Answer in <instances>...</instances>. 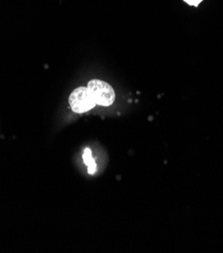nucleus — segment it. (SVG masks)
<instances>
[{"label":"nucleus","mask_w":223,"mask_h":253,"mask_svg":"<svg viewBox=\"0 0 223 253\" xmlns=\"http://www.w3.org/2000/svg\"><path fill=\"white\" fill-rule=\"evenodd\" d=\"M88 90L96 104L110 106L115 101V91L107 82L92 80L88 84Z\"/></svg>","instance_id":"1"},{"label":"nucleus","mask_w":223,"mask_h":253,"mask_svg":"<svg viewBox=\"0 0 223 253\" xmlns=\"http://www.w3.org/2000/svg\"><path fill=\"white\" fill-rule=\"evenodd\" d=\"M69 104L71 109L77 113L87 112L96 105L88 87H80L73 90L69 96Z\"/></svg>","instance_id":"2"},{"label":"nucleus","mask_w":223,"mask_h":253,"mask_svg":"<svg viewBox=\"0 0 223 253\" xmlns=\"http://www.w3.org/2000/svg\"><path fill=\"white\" fill-rule=\"evenodd\" d=\"M83 159H84L85 164L89 168V172L90 173H94L96 171V166L95 161L92 158V151H91L90 148H86L85 149L84 155H83Z\"/></svg>","instance_id":"3"},{"label":"nucleus","mask_w":223,"mask_h":253,"mask_svg":"<svg viewBox=\"0 0 223 253\" xmlns=\"http://www.w3.org/2000/svg\"><path fill=\"white\" fill-rule=\"evenodd\" d=\"M186 3H188L189 5H193V6H197L199 4L202 0H184Z\"/></svg>","instance_id":"4"}]
</instances>
